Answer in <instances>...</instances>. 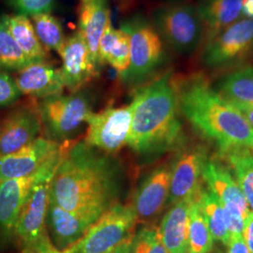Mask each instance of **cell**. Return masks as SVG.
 Returning a JSON list of instances; mask_svg holds the SVG:
<instances>
[{"instance_id": "obj_1", "label": "cell", "mask_w": 253, "mask_h": 253, "mask_svg": "<svg viewBox=\"0 0 253 253\" xmlns=\"http://www.w3.org/2000/svg\"><path fill=\"white\" fill-rule=\"evenodd\" d=\"M68 142L62 144L51 181L50 199L94 223L119 203L123 183L121 166L113 155L84 140Z\"/></svg>"}, {"instance_id": "obj_2", "label": "cell", "mask_w": 253, "mask_h": 253, "mask_svg": "<svg viewBox=\"0 0 253 253\" xmlns=\"http://www.w3.org/2000/svg\"><path fill=\"white\" fill-rule=\"evenodd\" d=\"M175 87L179 111L197 131L217 145L219 153L253 150V126L205 78L195 75L175 83Z\"/></svg>"}, {"instance_id": "obj_3", "label": "cell", "mask_w": 253, "mask_h": 253, "mask_svg": "<svg viewBox=\"0 0 253 253\" xmlns=\"http://www.w3.org/2000/svg\"><path fill=\"white\" fill-rule=\"evenodd\" d=\"M132 116L126 145L138 156L149 158L164 153L178 141L175 83L167 73L136 91L130 103Z\"/></svg>"}, {"instance_id": "obj_4", "label": "cell", "mask_w": 253, "mask_h": 253, "mask_svg": "<svg viewBox=\"0 0 253 253\" xmlns=\"http://www.w3.org/2000/svg\"><path fill=\"white\" fill-rule=\"evenodd\" d=\"M120 28L130 37V62L126 73L120 75V78L126 84H139L164 62L163 40L153 25L141 15L124 21Z\"/></svg>"}, {"instance_id": "obj_5", "label": "cell", "mask_w": 253, "mask_h": 253, "mask_svg": "<svg viewBox=\"0 0 253 253\" xmlns=\"http://www.w3.org/2000/svg\"><path fill=\"white\" fill-rule=\"evenodd\" d=\"M152 21L162 40L177 54H193L204 42V25L195 6H164L154 11Z\"/></svg>"}, {"instance_id": "obj_6", "label": "cell", "mask_w": 253, "mask_h": 253, "mask_svg": "<svg viewBox=\"0 0 253 253\" xmlns=\"http://www.w3.org/2000/svg\"><path fill=\"white\" fill-rule=\"evenodd\" d=\"M131 205L118 203L101 215L67 253H105L131 239L137 224Z\"/></svg>"}, {"instance_id": "obj_7", "label": "cell", "mask_w": 253, "mask_h": 253, "mask_svg": "<svg viewBox=\"0 0 253 253\" xmlns=\"http://www.w3.org/2000/svg\"><path fill=\"white\" fill-rule=\"evenodd\" d=\"M38 111L47 138L57 143L70 141L93 113L88 97L79 91L43 99L38 104Z\"/></svg>"}, {"instance_id": "obj_8", "label": "cell", "mask_w": 253, "mask_h": 253, "mask_svg": "<svg viewBox=\"0 0 253 253\" xmlns=\"http://www.w3.org/2000/svg\"><path fill=\"white\" fill-rule=\"evenodd\" d=\"M253 52V19L242 18L205 42L202 63L208 69L239 64Z\"/></svg>"}, {"instance_id": "obj_9", "label": "cell", "mask_w": 253, "mask_h": 253, "mask_svg": "<svg viewBox=\"0 0 253 253\" xmlns=\"http://www.w3.org/2000/svg\"><path fill=\"white\" fill-rule=\"evenodd\" d=\"M130 104L122 107H108L92 113L87 119L84 141L92 147L108 155H115L126 145L131 124Z\"/></svg>"}, {"instance_id": "obj_10", "label": "cell", "mask_w": 253, "mask_h": 253, "mask_svg": "<svg viewBox=\"0 0 253 253\" xmlns=\"http://www.w3.org/2000/svg\"><path fill=\"white\" fill-rule=\"evenodd\" d=\"M54 172L37 182L19 214L13 236L17 237L24 248H38L50 239L47 231V214Z\"/></svg>"}, {"instance_id": "obj_11", "label": "cell", "mask_w": 253, "mask_h": 253, "mask_svg": "<svg viewBox=\"0 0 253 253\" xmlns=\"http://www.w3.org/2000/svg\"><path fill=\"white\" fill-rule=\"evenodd\" d=\"M62 147V146H61ZM61 150L46 163L38 172L20 178L0 183V235L9 238L14 235L19 214L37 182L54 172L59 163Z\"/></svg>"}, {"instance_id": "obj_12", "label": "cell", "mask_w": 253, "mask_h": 253, "mask_svg": "<svg viewBox=\"0 0 253 253\" xmlns=\"http://www.w3.org/2000/svg\"><path fill=\"white\" fill-rule=\"evenodd\" d=\"M42 123L38 105L21 104L0 120V155L18 151L41 135Z\"/></svg>"}, {"instance_id": "obj_13", "label": "cell", "mask_w": 253, "mask_h": 253, "mask_svg": "<svg viewBox=\"0 0 253 253\" xmlns=\"http://www.w3.org/2000/svg\"><path fill=\"white\" fill-rule=\"evenodd\" d=\"M59 55L65 87L72 93L78 92L99 74L100 66L94 60L80 30L66 39Z\"/></svg>"}, {"instance_id": "obj_14", "label": "cell", "mask_w": 253, "mask_h": 253, "mask_svg": "<svg viewBox=\"0 0 253 253\" xmlns=\"http://www.w3.org/2000/svg\"><path fill=\"white\" fill-rule=\"evenodd\" d=\"M61 146L62 144L40 136L18 151L0 155V181L20 178L35 173L60 152Z\"/></svg>"}, {"instance_id": "obj_15", "label": "cell", "mask_w": 253, "mask_h": 253, "mask_svg": "<svg viewBox=\"0 0 253 253\" xmlns=\"http://www.w3.org/2000/svg\"><path fill=\"white\" fill-rule=\"evenodd\" d=\"M208 160L207 154L200 147L190 148L179 154L171 165L170 193L168 204L182 200L194 199L202 189L203 167Z\"/></svg>"}, {"instance_id": "obj_16", "label": "cell", "mask_w": 253, "mask_h": 253, "mask_svg": "<svg viewBox=\"0 0 253 253\" xmlns=\"http://www.w3.org/2000/svg\"><path fill=\"white\" fill-rule=\"evenodd\" d=\"M171 165L163 164L150 172L136 191L131 207L137 222L148 224L168 204Z\"/></svg>"}, {"instance_id": "obj_17", "label": "cell", "mask_w": 253, "mask_h": 253, "mask_svg": "<svg viewBox=\"0 0 253 253\" xmlns=\"http://www.w3.org/2000/svg\"><path fill=\"white\" fill-rule=\"evenodd\" d=\"M22 95L34 99H46L63 93L65 87L60 69L46 61L30 64L14 77Z\"/></svg>"}, {"instance_id": "obj_18", "label": "cell", "mask_w": 253, "mask_h": 253, "mask_svg": "<svg viewBox=\"0 0 253 253\" xmlns=\"http://www.w3.org/2000/svg\"><path fill=\"white\" fill-rule=\"evenodd\" d=\"M203 179L209 190L223 208H238L245 217L252 211L235 176L225 165L214 160H207L203 167Z\"/></svg>"}, {"instance_id": "obj_19", "label": "cell", "mask_w": 253, "mask_h": 253, "mask_svg": "<svg viewBox=\"0 0 253 253\" xmlns=\"http://www.w3.org/2000/svg\"><path fill=\"white\" fill-rule=\"evenodd\" d=\"M81 216L59 207L50 199L47 214V231H50L54 247L66 251L75 244L92 225Z\"/></svg>"}, {"instance_id": "obj_20", "label": "cell", "mask_w": 253, "mask_h": 253, "mask_svg": "<svg viewBox=\"0 0 253 253\" xmlns=\"http://www.w3.org/2000/svg\"><path fill=\"white\" fill-rule=\"evenodd\" d=\"M193 199L171 206L159 227L163 243L169 253H189L190 208Z\"/></svg>"}, {"instance_id": "obj_21", "label": "cell", "mask_w": 253, "mask_h": 253, "mask_svg": "<svg viewBox=\"0 0 253 253\" xmlns=\"http://www.w3.org/2000/svg\"><path fill=\"white\" fill-rule=\"evenodd\" d=\"M243 0H199L196 9L204 25L205 40L217 36L240 19Z\"/></svg>"}, {"instance_id": "obj_22", "label": "cell", "mask_w": 253, "mask_h": 253, "mask_svg": "<svg viewBox=\"0 0 253 253\" xmlns=\"http://www.w3.org/2000/svg\"><path fill=\"white\" fill-rule=\"evenodd\" d=\"M111 24L107 0H89L82 2L79 12V30L90 50L94 60L101 65L99 44L106 27Z\"/></svg>"}, {"instance_id": "obj_23", "label": "cell", "mask_w": 253, "mask_h": 253, "mask_svg": "<svg viewBox=\"0 0 253 253\" xmlns=\"http://www.w3.org/2000/svg\"><path fill=\"white\" fill-rule=\"evenodd\" d=\"M100 62L113 67L119 76L126 72L130 62V37L122 28L109 24L99 44Z\"/></svg>"}, {"instance_id": "obj_24", "label": "cell", "mask_w": 253, "mask_h": 253, "mask_svg": "<svg viewBox=\"0 0 253 253\" xmlns=\"http://www.w3.org/2000/svg\"><path fill=\"white\" fill-rule=\"evenodd\" d=\"M217 93L234 106H253V67H242L223 76L217 84Z\"/></svg>"}, {"instance_id": "obj_25", "label": "cell", "mask_w": 253, "mask_h": 253, "mask_svg": "<svg viewBox=\"0 0 253 253\" xmlns=\"http://www.w3.org/2000/svg\"><path fill=\"white\" fill-rule=\"evenodd\" d=\"M9 33L24 54L33 62L46 61V50L38 39L31 19L26 15H3Z\"/></svg>"}, {"instance_id": "obj_26", "label": "cell", "mask_w": 253, "mask_h": 253, "mask_svg": "<svg viewBox=\"0 0 253 253\" xmlns=\"http://www.w3.org/2000/svg\"><path fill=\"white\" fill-rule=\"evenodd\" d=\"M234 172L235 180L253 210V150L236 149L219 153Z\"/></svg>"}, {"instance_id": "obj_27", "label": "cell", "mask_w": 253, "mask_h": 253, "mask_svg": "<svg viewBox=\"0 0 253 253\" xmlns=\"http://www.w3.org/2000/svg\"><path fill=\"white\" fill-rule=\"evenodd\" d=\"M197 202L213 238L227 246L231 236L227 228L224 210L219 201L210 190H202L197 195Z\"/></svg>"}, {"instance_id": "obj_28", "label": "cell", "mask_w": 253, "mask_h": 253, "mask_svg": "<svg viewBox=\"0 0 253 253\" xmlns=\"http://www.w3.org/2000/svg\"><path fill=\"white\" fill-rule=\"evenodd\" d=\"M35 63L21 50L9 33L3 15L0 16V71L16 72Z\"/></svg>"}, {"instance_id": "obj_29", "label": "cell", "mask_w": 253, "mask_h": 253, "mask_svg": "<svg viewBox=\"0 0 253 253\" xmlns=\"http://www.w3.org/2000/svg\"><path fill=\"white\" fill-rule=\"evenodd\" d=\"M214 238L200 211L197 196L191 201L189 223V253H211Z\"/></svg>"}, {"instance_id": "obj_30", "label": "cell", "mask_w": 253, "mask_h": 253, "mask_svg": "<svg viewBox=\"0 0 253 253\" xmlns=\"http://www.w3.org/2000/svg\"><path fill=\"white\" fill-rule=\"evenodd\" d=\"M31 22L44 49L56 51L59 54L66 41L60 22L50 12L36 14L31 17Z\"/></svg>"}, {"instance_id": "obj_31", "label": "cell", "mask_w": 253, "mask_h": 253, "mask_svg": "<svg viewBox=\"0 0 253 253\" xmlns=\"http://www.w3.org/2000/svg\"><path fill=\"white\" fill-rule=\"evenodd\" d=\"M130 253H169L163 245L159 227L145 225L130 241Z\"/></svg>"}, {"instance_id": "obj_32", "label": "cell", "mask_w": 253, "mask_h": 253, "mask_svg": "<svg viewBox=\"0 0 253 253\" xmlns=\"http://www.w3.org/2000/svg\"><path fill=\"white\" fill-rule=\"evenodd\" d=\"M55 0H9V5L17 14L34 16L40 13L50 12L54 8Z\"/></svg>"}, {"instance_id": "obj_33", "label": "cell", "mask_w": 253, "mask_h": 253, "mask_svg": "<svg viewBox=\"0 0 253 253\" xmlns=\"http://www.w3.org/2000/svg\"><path fill=\"white\" fill-rule=\"evenodd\" d=\"M22 96L14 77L9 75L7 72L0 71V109L13 105Z\"/></svg>"}, {"instance_id": "obj_34", "label": "cell", "mask_w": 253, "mask_h": 253, "mask_svg": "<svg viewBox=\"0 0 253 253\" xmlns=\"http://www.w3.org/2000/svg\"><path fill=\"white\" fill-rule=\"evenodd\" d=\"M227 247L228 253H251L243 235L231 237Z\"/></svg>"}, {"instance_id": "obj_35", "label": "cell", "mask_w": 253, "mask_h": 253, "mask_svg": "<svg viewBox=\"0 0 253 253\" xmlns=\"http://www.w3.org/2000/svg\"><path fill=\"white\" fill-rule=\"evenodd\" d=\"M243 237L250 252L253 253V211H251L245 219Z\"/></svg>"}, {"instance_id": "obj_36", "label": "cell", "mask_w": 253, "mask_h": 253, "mask_svg": "<svg viewBox=\"0 0 253 253\" xmlns=\"http://www.w3.org/2000/svg\"><path fill=\"white\" fill-rule=\"evenodd\" d=\"M241 14L245 18L253 19V0H243Z\"/></svg>"}, {"instance_id": "obj_37", "label": "cell", "mask_w": 253, "mask_h": 253, "mask_svg": "<svg viewBox=\"0 0 253 253\" xmlns=\"http://www.w3.org/2000/svg\"><path fill=\"white\" fill-rule=\"evenodd\" d=\"M42 253H67L64 251H59L54 247L50 239H48L43 244L38 247Z\"/></svg>"}, {"instance_id": "obj_38", "label": "cell", "mask_w": 253, "mask_h": 253, "mask_svg": "<svg viewBox=\"0 0 253 253\" xmlns=\"http://www.w3.org/2000/svg\"><path fill=\"white\" fill-rule=\"evenodd\" d=\"M242 116L246 118V120L249 122V124L253 127V107H242V106H235Z\"/></svg>"}, {"instance_id": "obj_39", "label": "cell", "mask_w": 253, "mask_h": 253, "mask_svg": "<svg viewBox=\"0 0 253 253\" xmlns=\"http://www.w3.org/2000/svg\"><path fill=\"white\" fill-rule=\"evenodd\" d=\"M130 241L131 239L127 240L126 242L119 245L105 253H130Z\"/></svg>"}, {"instance_id": "obj_40", "label": "cell", "mask_w": 253, "mask_h": 253, "mask_svg": "<svg viewBox=\"0 0 253 253\" xmlns=\"http://www.w3.org/2000/svg\"><path fill=\"white\" fill-rule=\"evenodd\" d=\"M22 253H42L39 248H24Z\"/></svg>"}, {"instance_id": "obj_41", "label": "cell", "mask_w": 253, "mask_h": 253, "mask_svg": "<svg viewBox=\"0 0 253 253\" xmlns=\"http://www.w3.org/2000/svg\"><path fill=\"white\" fill-rule=\"evenodd\" d=\"M82 2H86V1H89V0H81Z\"/></svg>"}, {"instance_id": "obj_42", "label": "cell", "mask_w": 253, "mask_h": 253, "mask_svg": "<svg viewBox=\"0 0 253 253\" xmlns=\"http://www.w3.org/2000/svg\"><path fill=\"white\" fill-rule=\"evenodd\" d=\"M0 183H1V181H0Z\"/></svg>"}]
</instances>
